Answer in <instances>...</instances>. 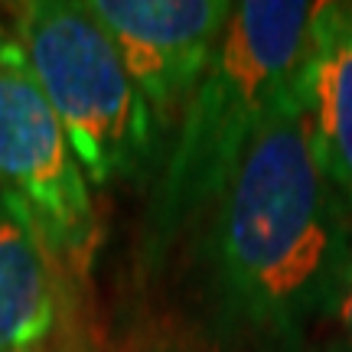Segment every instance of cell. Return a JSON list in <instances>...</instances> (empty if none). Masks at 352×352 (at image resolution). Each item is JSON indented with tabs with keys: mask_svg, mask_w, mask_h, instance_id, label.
Wrapping results in <instances>:
<instances>
[{
	"mask_svg": "<svg viewBox=\"0 0 352 352\" xmlns=\"http://www.w3.org/2000/svg\"><path fill=\"white\" fill-rule=\"evenodd\" d=\"M346 206L316 153L297 78L264 114L215 206L212 274L222 323L290 342L310 316L340 300L352 267Z\"/></svg>",
	"mask_w": 352,
	"mask_h": 352,
	"instance_id": "cell-1",
	"label": "cell"
},
{
	"mask_svg": "<svg viewBox=\"0 0 352 352\" xmlns=\"http://www.w3.org/2000/svg\"><path fill=\"white\" fill-rule=\"evenodd\" d=\"M340 316L346 323V333L352 336V267H349V277H346V287H342V297H340Z\"/></svg>",
	"mask_w": 352,
	"mask_h": 352,
	"instance_id": "cell-8",
	"label": "cell"
},
{
	"mask_svg": "<svg viewBox=\"0 0 352 352\" xmlns=\"http://www.w3.org/2000/svg\"><path fill=\"white\" fill-rule=\"evenodd\" d=\"M13 26L88 183L111 186L138 173L157 144V127L95 13L76 0H33L16 10Z\"/></svg>",
	"mask_w": 352,
	"mask_h": 352,
	"instance_id": "cell-3",
	"label": "cell"
},
{
	"mask_svg": "<svg viewBox=\"0 0 352 352\" xmlns=\"http://www.w3.org/2000/svg\"><path fill=\"white\" fill-rule=\"evenodd\" d=\"M0 196L72 271H85L98 219L63 124L13 33L0 26Z\"/></svg>",
	"mask_w": 352,
	"mask_h": 352,
	"instance_id": "cell-4",
	"label": "cell"
},
{
	"mask_svg": "<svg viewBox=\"0 0 352 352\" xmlns=\"http://www.w3.org/2000/svg\"><path fill=\"white\" fill-rule=\"evenodd\" d=\"M85 7L111 33L157 131L183 114L235 10L228 0H88Z\"/></svg>",
	"mask_w": 352,
	"mask_h": 352,
	"instance_id": "cell-5",
	"label": "cell"
},
{
	"mask_svg": "<svg viewBox=\"0 0 352 352\" xmlns=\"http://www.w3.org/2000/svg\"><path fill=\"white\" fill-rule=\"evenodd\" d=\"M300 95L316 153L352 206V7L323 3Z\"/></svg>",
	"mask_w": 352,
	"mask_h": 352,
	"instance_id": "cell-6",
	"label": "cell"
},
{
	"mask_svg": "<svg viewBox=\"0 0 352 352\" xmlns=\"http://www.w3.org/2000/svg\"><path fill=\"white\" fill-rule=\"evenodd\" d=\"M59 320L52 254L33 226L0 196V352H26Z\"/></svg>",
	"mask_w": 352,
	"mask_h": 352,
	"instance_id": "cell-7",
	"label": "cell"
},
{
	"mask_svg": "<svg viewBox=\"0 0 352 352\" xmlns=\"http://www.w3.org/2000/svg\"><path fill=\"white\" fill-rule=\"evenodd\" d=\"M323 3H235L212 63L179 114V138L147 215V254H160L215 209L264 114L297 85Z\"/></svg>",
	"mask_w": 352,
	"mask_h": 352,
	"instance_id": "cell-2",
	"label": "cell"
}]
</instances>
